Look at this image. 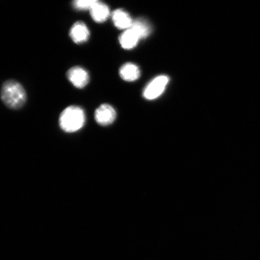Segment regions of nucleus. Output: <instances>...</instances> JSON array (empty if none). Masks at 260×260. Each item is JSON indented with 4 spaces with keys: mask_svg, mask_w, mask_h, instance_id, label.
Instances as JSON below:
<instances>
[{
    "mask_svg": "<svg viewBox=\"0 0 260 260\" xmlns=\"http://www.w3.org/2000/svg\"><path fill=\"white\" fill-rule=\"evenodd\" d=\"M1 99L9 108L19 109L24 105L27 100V93L21 83L14 80H9L3 84Z\"/></svg>",
    "mask_w": 260,
    "mask_h": 260,
    "instance_id": "1",
    "label": "nucleus"
},
{
    "mask_svg": "<svg viewBox=\"0 0 260 260\" xmlns=\"http://www.w3.org/2000/svg\"><path fill=\"white\" fill-rule=\"evenodd\" d=\"M86 122V115L80 107L71 106L61 113L58 123L64 132L72 133L79 131Z\"/></svg>",
    "mask_w": 260,
    "mask_h": 260,
    "instance_id": "2",
    "label": "nucleus"
},
{
    "mask_svg": "<svg viewBox=\"0 0 260 260\" xmlns=\"http://www.w3.org/2000/svg\"><path fill=\"white\" fill-rule=\"evenodd\" d=\"M170 82V78L165 75L155 77L145 87L144 96L148 100L157 99L164 92L168 84Z\"/></svg>",
    "mask_w": 260,
    "mask_h": 260,
    "instance_id": "3",
    "label": "nucleus"
},
{
    "mask_svg": "<svg viewBox=\"0 0 260 260\" xmlns=\"http://www.w3.org/2000/svg\"><path fill=\"white\" fill-rule=\"evenodd\" d=\"M68 80L78 89H83L88 84L90 77L88 72L83 68L77 66L71 68L67 72Z\"/></svg>",
    "mask_w": 260,
    "mask_h": 260,
    "instance_id": "4",
    "label": "nucleus"
},
{
    "mask_svg": "<svg viewBox=\"0 0 260 260\" xmlns=\"http://www.w3.org/2000/svg\"><path fill=\"white\" fill-rule=\"evenodd\" d=\"M116 118V112L112 106L104 104L96 110L95 119L100 125L107 126L112 124Z\"/></svg>",
    "mask_w": 260,
    "mask_h": 260,
    "instance_id": "5",
    "label": "nucleus"
},
{
    "mask_svg": "<svg viewBox=\"0 0 260 260\" xmlns=\"http://www.w3.org/2000/svg\"><path fill=\"white\" fill-rule=\"evenodd\" d=\"M70 37L74 43H85L90 38V31L84 22L77 21L70 28Z\"/></svg>",
    "mask_w": 260,
    "mask_h": 260,
    "instance_id": "6",
    "label": "nucleus"
},
{
    "mask_svg": "<svg viewBox=\"0 0 260 260\" xmlns=\"http://www.w3.org/2000/svg\"><path fill=\"white\" fill-rule=\"evenodd\" d=\"M112 21L115 27L121 30H128L132 27L133 20L131 16L122 9H117L112 15Z\"/></svg>",
    "mask_w": 260,
    "mask_h": 260,
    "instance_id": "7",
    "label": "nucleus"
},
{
    "mask_svg": "<svg viewBox=\"0 0 260 260\" xmlns=\"http://www.w3.org/2000/svg\"><path fill=\"white\" fill-rule=\"evenodd\" d=\"M90 13L93 20L98 23L105 22L110 15L108 6L99 1H96L95 4L90 10Z\"/></svg>",
    "mask_w": 260,
    "mask_h": 260,
    "instance_id": "8",
    "label": "nucleus"
},
{
    "mask_svg": "<svg viewBox=\"0 0 260 260\" xmlns=\"http://www.w3.org/2000/svg\"><path fill=\"white\" fill-rule=\"evenodd\" d=\"M119 74L123 80L130 82V81H135L139 79L141 76V71L137 65L128 63L123 64L121 68Z\"/></svg>",
    "mask_w": 260,
    "mask_h": 260,
    "instance_id": "9",
    "label": "nucleus"
},
{
    "mask_svg": "<svg viewBox=\"0 0 260 260\" xmlns=\"http://www.w3.org/2000/svg\"><path fill=\"white\" fill-rule=\"evenodd\" d=\"M139 40L138 36L131 28L125 30L119 37L120 44L126 50H131L136 47Z\"/></svg>",
    "mask_w": 260,
    "mask_h": 260,
    "instance_id": "10",
    "label": "nucleus"
},
{
    "mask_svg": "<svg viewBox=\"0 0 260 260\" xmlns=\"http://www.w3.org/2000/svg\"><path fill=\"white\" fill-rule=\"evenodd\" d=\"M131 28L138 36L140 40L149 37L152 28L149 22L144 19L139 18L133 21Z\"/></svg>",
    "mask_w": 260,
    "mask_h": 260,
    "instance_id": "11",
    "label": "nucleus"
},
{
    "mask_svg": "<svg viewBox=\"0 0 260 260\" xmlns=\"http://www.w3.org/2000/svg\"><path fill=\"white\" fill-rule=\"evenodd\" d=\"M96 1V0H76L73 2V6L78 11H90Z\"/></svg>",
    "mask_w": 260,
    "mask_h": 260,
    "instance_id": "12",
    "label": "nucleus"
}]
</instances>
